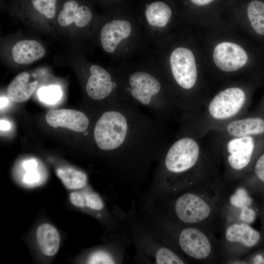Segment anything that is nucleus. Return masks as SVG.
Returning <instances> with one entry per match:
<instances>
[{"mask_svg": "<svg viewBox=\"0 0 264 264\" xmlns=\"http://www.w3.org/2000/svg\"><path fill=\"white\" fill-rule=\"evenodd\" d=\"M163 124L132 102L119 101L99 115L93 140L99 150L113 155L120 171L141 173L168 147Z\"/></svg>", "mask_w": 264, "mask_h": 264, "instance_id": "obj_1", "label": "nucleus"}, {"mask_svg": "<svg viewBox=\"0 0 264 264\" xmlns=\"http://www.w3.org/2000/svg\"><path fill=\"white\" fill-rule=\"evenodd\" d=\"M78 3L74 0L66 1L63 9L58 16V22L63 26H67L74 22L75 17L78 8Z\"/></svg>", "mask_w": 264, "mask_h": 264, "instance_id": "obj_21", "label": "nucleus"}, {"mask_svg": "<svg viewBox=\"0 0 264 264\" xmlns=\"http://www.w3.org/2000/svg\"><path fill=\"white\" fill-rule=\"evenodd\" d=\"M90 76L86 86L88 96L92 100L100 101L111 96L117 84L112 80L111 75L104 68L92 65L90 67Z\"/></svg>", "mask_w": 264, "mask_h": 264, "instance_id": "obj_9", "label": "nucleus"}, {"mask_svg": "<svg viewBox=\"0 0 264 264\" xmlns=\"http://www.w3.org/2000/svg\"><path fill=\"white\" fill-rule=\"evenodd\" d=\"M175 209L178 218L188 223L200 222L211 212L209 205L203 198L190 193L182 195L176 200Z\"/></svg>", "mask_w": 264, "mask_h": 264, "instance_id": "obj_6", "label": "nucleus"}, {"mask_svg": "<svg viewBox=\"0 0 264 264\" xmlns=\"http://www.w3.org/2000/svg\"><path fill=\"white\" fill-rule=\"evenodd\" d=\"M126 100L148 110L158 121L167 120L177 104L165 95L160 80L145 71H136L127 79Z\"/></svg>", "mask_w": 264, "mask_h": 264, "instance_id": "obj_2", "label": "nucleus"}, {"mask_svg": "<svg viewBox=\"0 0 264 264\" xmlns=\"http://www.w3.org/2000/svg\"><path fill=\"white\" fill-rule=\"evenodd\" d=\"M145 15L151 25L163 27L167 24L172 16V10L164 2L154 1L147 7Z\"/></svg>", "mask_w": 264, "mask_h": 264, "instance_id": "obj_18", "label": "nucleus"}, {"mask_svg": "<svg viewBox=\"0 0 264 264\" xmlns=\"http://www.w3.org/2000/svg\"><path fill=\"white\" fill-rule=\"evenodd\" d=\"M0 130L2 131H7L10 129V125L9 123L5 120H0Z\"/></svg>", "mask_w": 264, "mask_h": 264, "instance_id": "obj_33", "label": "nucleus"}, {"mask_svg": "<svg viewBox=\"0 0 264 264\" xmlns=\"http://www.w3.org/2000/svg\"><path fill=\"white\" fill-rule=\"evenodd\" d=\"M86 207L94 210H101L104 207V202L100 197L93 192H85Z\"/></svg>", "mask_w": 264, "mask_h": 264, "instance_id": "obj_27", "label": "nucleus"}, {"mask_svg": "<svg viewBox=\"0 0 264 264\" xmlns=\"http://www.w3.org/2000/svg\"><path fill=\"white\" fill-rule=\"evenodd\" d=\"M173 77L176 84L186 90L195 85L198 71L194 55L189 49L178 47L172 52L170 59Z\"/></svg>", "mask_w": 264, "mask_h": 264, "instance_id": "obj_4", "label": "nucleus"}, {"mask_svg": "<svg viewBox=\"0 0 264 264\" xmlns=\"http://www.w3.org/2000/svg\"><path fill=\"white\" fill-rule=\"evenodd\" d=\"M254 173L257 178L264 183V152L260 155L255 163Z\"/></svg>", "mask_w": 264, "mask_h": 264, "instance_id": "obj_29", "label": "nucleus"}, {"mask_svg": "<svg viewBox=\"0 0 264 264\" xmlns=\"http://www.w3.org/2000/svg\"><path fill=\"white\" fill-rule=\"evenodd\" d=\"M179 244L182 251L196 259L208 257L211 252V245L207 236L194 228H185L180 232Z\"/></svg>", "mask_w": 264, "mask_h": 264, "instance_id": "obj_10", "label": "nucleus"}, {"mask_svg": "<svg viewBox=\"0 0 264 264\" xmlns=\"http://www.w3.org/2000/svg\"><path fill=\"white\" fill-rule=\"evenodd\" d=\"M191 2L197 6H205L207 5L215 0H190Z\"/></svg>", "mask_w": 264, "mask_h": 264, "instance_id": "obj_32", "label": "nucleus"}, {"mask_svg": "<svg viewBox=\"0 0 264 264\" xmlns=\"http://www.w3.org/2000/svg\"><path fill=\"white\" fill-rule=\"evenodd\" d=\"M155 262L158 264H182L184 262L174 252L166 247H161L155 254Z\"/></svg>", "mask_w": 264, "mask_h": 264, "instance_id": "obj_23", "label": "nucleus"}, {"mask_svg": "<svg viewBox=\"0 0 264 264\" xmlns=\"http://www.w3.org/2000/svg\"><path fill=\"white\" fill-rule=\"evenodd\" d=\"M131 31V23L125 20H114L105 24L100 34L104 50L109 53L114 51L121 41L129 37Z\"/></svg>", "mask_w": 264, "mask_h": 264, "instance_id": "obj_12", "label": "nucleus"}, {"mask_svg": "<svg viewBox=\"0 0 264 264\" xmlns=\"http://www.w3.org/2000/svg\"><path fill=\"white\" fill-rule=\"evenodd\" d=\"M29 76L28 73L21 72L10 83L7 88V94L11 100L21 103L29 99L35 90L38 82L27 83Z\"/></svg>", "mask_w": 264, "mask_h": 264, "instance_id": "obj_17", "label": "nucleus"}, {"mask_svg": "<svg viewBox=\"0 0 264 264\" xmlns=\"http://www.w3.org/2000/svg\"><path fill=\"white\" fill-rule=\"evenodd\" d=\"M8 103V99L4 97H0V109L5 107Z\"/></svg>", "mask_w": 264, "mask_h": 264, "instance_id": "obj_34", "label": "nucleus"}, {"mask_svg": "<svg viewBox=\"0 0 264 264\" xmlns=\"http://www.w3.org/2000/svg\"><path fill=\"white\" fill-rule=\"evenodd\" d=\"M255 147L252 136L234 137L226 145L227 161L230 167L236 170L245 168L250 162Z\"/></svg>", "mask_w": 264, "mask_h": 264, "instance_id": "obj_11", "label": "nucleus"}, {"mask_svg": "<svg viewBox=\"0 0 264 264\" xmlns=\"http://www.w3.org/2000/svg\"><path fill=\"white\" fill-rule=\"evenodd\" d=\"M242 220L247 222H251L254 221L256 217L255 211L248 207H244L241 214Z\"/></svg>", "mask_w": 264, "mask_h": 264, "instance_id": "obj_30", "label": "nucleus"}, {"mask_svg": "<svg viewBox=\"0 0 264 264\" xmlns=\"http://www.w3.org/2000/svg\"><path fill=\"white\" fill-rule=\"evenodd\" d=\"M87 263L90 264H110L115 263L112 257L108 253L103 251H98L93 253L89 256Z\"/></svg>", "mask_w": 264, "mask_h": 264, "instance_id": "obj_26", "label": "nucleus"}, {"mask_svg": "<svg viewBox=\"0 0 264 264\" xmlns=\"http://www.w3.org/2000/svg\"><path fill=\"white\" fill-rule=\"evenodd\" d=\"M56 174L64 185L68 189L75 190L84 187L88 176L83 172L70 167L59 168Z\"/></svg>", "mask_w": 264, "mask_h": 264, "instance_id": "obj_19", "label": "nucleus"}, {"mask_svg": "<svg viewBox=\"0 0 264 264\" xmlns=\"http://www.w3.org/2000/svg\"><path fill=\"white\" fill-rule=\"evenodd\" d=\"M69 200L71 203L75 207H86L85 192H73L69 195Z\"/></svg>", "mask_w": 264, "mask_h": 264, "instance_id": "obj_28", "label": "nucleus"}, {"mask_svg": "<svg viewBox=\"0 0 264 264\" xmlns=\"http://www.w3.org/2000/svg\"><path fill=\"white\" fill-rule=\"evenodd\" d=\"M40 100L47 104H54L61 98L62 91L58 86L51 85L40 88L38 92Z\"/></svg>", "mask_w": 264, "mask_h": 264, "instance_id": "obj_22", "label": "nucleus"}, {"mask_svg": "<svg viewBox=\"0 0 264 264\" xmlns=\"http://www.w3.org/2000/svg\"><path fill=\"white\" fill-rule=\"evenodd\" d=\"M45 49L37 41L22 40L17 43L12 49L14 61L19 64H27L42 58Z\"/></svg>", "mask_w": 264, "mask_h": 264, "instance_id": "obj_13", "label": "nucleus"}, {"mask_svg": "<svg viewBox=\"0 0 264 264\" xmlns=\"http://www.w3.org/2000/svg\"><path fill=\"white\" fill-rule=\"evenodd\" d=\"M213 59L220 69L232 72L239 69L246 64L248 55L240 45L231 42H223L215 47Z\"/></svg>", "mask_w": 264, "mask_h": 264, "instance_id": "obj_7", "label": "nucleus"}, {"mask_svg": "<svg viewBox=\"0 0 264 264\" xmlns=\"http://www.w3.org/2000/svg\"><path fill=\"white\" fill-rule=\"evenodd\" d=\"M246 95L237 87L226 88L211 100L208 110L210 116L217 120L227 119L236 115L244 106Z\"/></svg>", "mask_w": 264, "mask_h": 264, "instance_id": "obj_5", "label": "nucleus"}, {"mask_svg": "<svg viewBox=\"0 0 264 264\" xmlns=\"http://www.w3.org/2000/svg\"><path fill=\"white\" fill-rule=\"evenodd\" d=\"M49 125L54 128H66L87 135L89 119L83 112L70 109L50 110L45 115Z\"/></svg>", "mask_w": 264, "mask_h": 264, "instance_id": "obj_8", "label": "nucleus"}, {"mask_svg": "<svg viewBox=\"0 0 264 264\" xmlns=\"http://www.w3.org/2000/svg\"><path fill=\"white\" fill-rule=\"evenodd\" d=\"M57 0H32L34 7L48 19L53 18L56 13Z\"/></svg>", "mask_w": 264, "mask_h": 264, "instance_id": "obj_24", "label": "nucleus"}, {"mask_svg": "<svg viewBox=\"0 0 264 264\" xmlns=\"http://www.w3.org/2000/svg\"><path fill=\"white\" fill-rule=\"evenodd\" d=\"M226 239L230 242H239L248 247H252L259 242L261 234L246 223H234L225 231Z\"/></svg>", "mask_w": 264, "mask_h": 264, "instance_id": "obj_14", "label": "nucleus"}, {"mask_svg": "<svg viewBox=\"0 0 264 264\" xmlns=\"http://www.w3.org/2000/svg\"><path fill=\"white\" fill-rule=\"evenodd\" d=\"M227 132L233 137L262 134L264 133V119L251 117L231 122L226 127Z\"/></svg>", "mask_w": 264, "mask_h": 264, "instance_id": "obj_16", "label": "nucleus"}, {"mask_svg": "<svg viewBox=\"0 0 264 264\" xmlns=\"http://www.w3.org/2000/svg\"><path fill=\"white\" fill-rule=\"evenodd\" d=\"M92 18L90 9L85 5L78 7L75 17L74 23L76 26L83 27L87 25Z\"/></svg>", "mask_w": 264, "mask_h": 264, "instance_id": "obj_25", "label": "nucleus"}, {"mask_svg": "<svg viewBox=\"0 0 264 264\" xmlns=\"http://www.w3.org/2000/svg\"><path fill=\"white\" fill-rule=\"evenodd\" d=\"M36 239L41 252L45 256L55 255L60 247V236L57 229L49 223H43L38 227Z\"/></svg>", "mask_w": 264, "mask_h": 264, "instance_id": "obj_15", "label": "nucleus"}, {"mask_svg": "<svg viewBox=\"0 0 264 264\" xmlns=\"http://www.w3.org/2000/svg\"><path fill=\"white\" fill-rule=\"evenodd\" d=\"M23 167L26 170H35L37 166V163L34 160H30L23 163Z\"/></svg>", "mask_w": 264, "mask_h": 264, "instance_id": "obj_31", "label": "nucleus"}, {"mask_svg": "<svg viewBox=\"0 0 264 264\" xmlns=\"http://www.w3.org/2000/svg\"><path fill=\"white\" fill-rule=\"evenodd\" d=\"M246 11L253 29L258 34L264 35V1L251 0L247 6Z\"/></svg>", "mask_w": 264, "mask_h": 264, "instance_id": "obj_20", "label": "nucleus"}, {"mask_svg": "<svg viewBox=\"0 0 264 264\" xmlns=\"http://www.w3.org/2000/svg\"><path fill=\"white\" fill-rule=\"evenodd\" d=\"M199 154V146L195 139L187 135L178 138L167 147L162 155L159 175L186 173L196 165Z\"/></svg>", "mask_w": 264, "mask_h": 264, "instance_id": "obj_3", "label": "nucleus"}]
</instances>
